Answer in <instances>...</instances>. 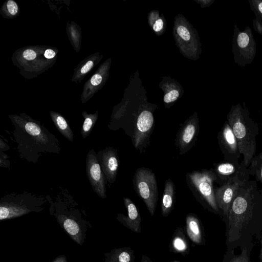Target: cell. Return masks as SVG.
Segmentation results:
<instances>
[{
  "label": "cell",
  "mask_w": 262,
  "mask_h": 262,
  "mask_svg": "<svg viewBox=\"0 0 262 262\" xmlns=\"http://www.w3.org/2000/svg\"><path fill=\"white\" fill-rule=\"evenodd\" d=\"M223 220L226 225L227 249L241 248L254 239L260 241L262 190L256 180L245 182Z\"/></svg>",
  "instance_id": "obj_1"
},
{
  "label": "cell",
  "mask_w": 262,
  "mask_h": 262,
  "mask_svg": "<svg viewBox=\"0 0 262 262\" xmlns=\"http://www.w3.org/2000/svg\"><path fill=\"white\" fill-rule=\"evenodd\" d=\"M8 116L14 126L12 134L20 158L36 163L43 154H59L58 139L39 121L24 113Z\"/></svg>",
  "instance_id": "obj_2"
},
{
  "label": "cell",
  "mask_w": 262,
  "mask_h": 262,
  "mask_svg": "<svg viewBox=\"0 0 262 262\" xmlns=\"http://www.w3.org/2000/svg\"><path fill=\"white\" fill-rule=\"evenodd\" d=\"M46 197L50 205V214L55 217L73 240L81 245L87 227L91 225L84 218L86 216L84 210L63 187H59L53 194H47Z\"/></svg>",
  "instance_id": "obj_3"
},
{
  "label": "cell",
  "mask_w": 262,
  "mask_h": 262,
  "mask_svg": "<svg viewBox=\"0 0 262 262\" xmlns=\"http://www.w3.org/2000/svg\"><path fill=\"white\" fill-rule=\"evenodd\" d=\"M238 142L242 161L248 168L256 155L258 124L251 118L247 108L240 103L233 105L227 115V120Z\"/></svg>",
  "instance_id": "obj_4"
},
{
  "label": "cell",
  "mask_w": 262,
  "mask_h": 262,
  "mask_svg": "<svg viewBox=\"0 0 262 262\" xmlns=\"http://www.w3.org/2000/svg\"><path fill=\"white\" fill-rule=\"evenodd\" d=\"M58 49L45 45L29 46L16 50L12 57L13 64L25 78L31 79L51 68L57 59Z\"/></svg>",
  "instance_id": "obj_5"
},
{
  "label": "cell",
  "mask_w": 262,
  "mask_h": 262,
  "mask_svg": "<svg viewBox=\"0 0 262 262\" xmlns=\"http://www.w3.org/2000/svg\"><path fill=\"white\" fill-rule=\"evenodd\" d=\"M47 203L46 196L27 191L6 194L0 199V220L14 219L32 212H40Z\"/></svg>",
  "instance_id": "obj_6"
},
{
  "label": "cell",
  "mask_w": 262,
  "mask_h": 262,
  "mask_svg": "<svg viewBox=\"0 0 262 262\" xmlns=\"http://www.w3.org/2000/svg\"><path fill=\"white\" fill-rule=\"evenodd\" d=\"M187 185L193 195L209 210L221 216L214 193L216 176L213 169L193 171L186 174Z\"/></svg>",
  "instance_id": "obj_7"
},
{
  "label": "cell",
  "mask_w": 262,
  "mask_h": 262,
  "mask_svg": "<svg viewBox=\"0 0 262 262\" xmlns=\"http://www.w3.org/2000/svg\"><path fill=\"white\" fill-rule=\"evenodd\" d=\"M134 188L143 200L148 210L153 216L158 200V185L155 173L148 168H138L133 178Z\"/></svg>",
  "instance_id": "obj_8"
},
{
  "label": "cell",
  "mask_w": 262,
  "mask_h": 262,
  "mask_svg": "<svg viewBox=\"0 0 262 262\" xmlns=\"http://www.w3.org/2000/svg\"><path fill=\"white\" fill-rule=\"evenodd\" d=\"M256 42L249 26L241 31L235 25L232 41V53L234 62L239 66L250 64L256 55Z\"/></svg>",
  "instance_id": "obj_9"
},
{
  "label": "cell",
  "mask_w": 262,
  "mask_h": 262,
  "mask_svg": "<svg viewBox=\"0 0 262 262\" xmlns=\"http://www.w3.org/2000/svg\"><path fill=\"white\" fill-rule=\"evenodd\" d=\"M250 176L249 171L241 174L214 189L216 202L222 218L227 215L238 191L245 182L250 180Z\"/></svg>",
  "instance_id": "obj_10"
},
{
  "label": "cell",
  "mask_w": 262,
  "mask_h": 262,
  "mask_svg": "<svg viewBox=\"0 0 262 262\" xmlns=\"http://www.w3.org/2000/svg\"><path fill=\"white\" fill-rule=\"evenodd\" d=\"M86 176L93 191L102 199H106L107 180L93 149H90L85 161Z\"/></svg>",
  "instance_id": "obj_11"
},
{
  "label": "cell",
  "mask_w": 262,
  "mask_h": 262,
  "mask_svg": "<svg viewBox=\"0 0 262 262\" xmlns=\"http://www.w3.org/2000/svg\"><path fill=\"white\" fill-rule=\"evenodd\" d=\"M217 138L225 161L238 162L241 154L236 138L227 121L219 132Z\"/></svg>",
  "instance_id": "obj_12"
},
{
  "label": "cell",
  "mask_w": 262,
  "mask_h": 262,
  "mask_svg": "<svg viewBox=\"0 0 262 262\" xmlns=\"http://www.w3.org/2000/svg\"><path fill=\"white\" fill-rule=\"evenodd\" d=\"M97 159L110 184L115 182L119 167L117 150L112 147H107L97 153Z\"/></svg>",
  "instance_id": "obj_13"
},
{
  "label": "cell",
  "mask_w": 262,
  "mask_h": 262,
  "mask_svg": "<svg viewBox=\"0 0 262 262\" xmlns=\"http://www.w3.org/2000/svg\"><path fill=\"white\" fill-rule=\"evenodd\" d=\"M105 61L101 64L94 74L84 83L81 94V103L84 104L90 100L104 85L108 63Z\"/></svg>",
  "instance_id": "obj_14"
},
{
  "label": "cell",
  "mask_w": 262,
  "mask_h": 262,
  "mask_svg": "<svg viewBox=\"0 0 262 262\" xmlns=\"http://www.w3.org/2000/svg\"><path fill=\"white\" fill-rule=\"evenodd\" d=\"M199 132L198 122L195 119L185 122L181 127L175 143L180 150V154H184L191 148L194 144Z\"/></svg>",
  "instance_id": "obj_15"
},
{
  "label": "cell",
  "mask_w": 262,
  "mask_h": 262,
  "mask_svg": "<svg viewBox=\"0 0 262 262\" xmlns=\"http://www.w3.org/2000/svg\"><path fill=\"white\" fill-rule=\"evenodd\" d=\"M213 171L216 176V182L220 186L233 178L249 171L242 161L239 163L226 161L216 164Z\"/></svg>",
  "instance_id": "obj_16"
},
{
  "label": "cell",
  "mask_w": 262,
  "mask_h": 262,
  "mask_svg": "<svg viewBox=\"0 0 262 262\" xmlns=\"http://www.w3.org/2000/svg\"><path fill=\"white\" fill-rule=\"evenodd\" d=\"M123 201L127 209V215L125 216L122 213H118L117 216V220L132 231L141 233V217L137 207L128 198H124Z\"/></svg>",
  "instance_id": "obj_17"
},
{
  "label": "cell",
  "mask_w": 262,
  "mask_h": 262,
  "mask_svg": "<svg viewBox=\"0 0 262 262\" xmlns=\"http://www.w3.org/2000/svg\"><path fill=\"white\" fill-rule=\"evenodd\" d=\"M102 58L99 52L93 53L81 60L74 70L72 82L79 83L94 68Z\"/></svg>",
  "instance_id": "obj_18"
},
{
  "label": "cell",
  "mask_w": 262,
  "mask_h": 262,
  "mask_svg": "<svg viewBox=\"0 0 262 262\" xmlns=\"http://www.w3.org/2000/svg\"><path fill=\"white\" fill-rule=\"evenodd\" d=\"M186 232L191 241L199 245H204L205 239L203 227L200 220L193 214H189L186 218Z\"/></svg>",
  "instance_id": "obj_19"
},
{
  "label": "cell",
  "mask_w": 262,
  "mask_h": 262,
  "mask_svg": "<svg viewBox=\"0 0 262 262\" xmlns=\"http://www.w3.org/2000/svg\"><path fill=\"white\" fill-rule=\"evenodd\" d=\"M175 200V186L172 180L167 179L164 185V189L161 200V213L167 217L173 208Z\"/></svg>",
  "instance_id": "obj_20"
},
{
  "label": "cell",
  "mask_w": 262,
  "mask_h": 262,
  "mask_svg": "<svg viewBox=\"0 0 262 262\" xmlns=\"http://www.w3.org/2000/svg\"><path fill=\"white\" fill-rule=\"evenodd\" d=\"M170 251L186 255L189 252L188 241L182 228H177L169 245Z\"/></svg>",
  "instance_id": "obj_21"
},
{
  "label": "cell",
  "mask_w": 262,
  "mask_h": 262,
  "mask_svg": "<svg viewBox=\"0 0 262 262\" xmlns=\"http://www.w3.org/2000/svg\"><path fill=\"white\" fill-rule=\"evenodd\" d=\"M254 246V242L241 247V252L236 255L234 249H227L222 262H251L250 255Z\"/></svg>",
  "instance_id": "obj_22"
},
{
  "label": "cell",
  "mask_w": 262,
  "mask_h": 262,
  "mask_svg": "<svg viewBox=\"0 0 262 262\" xmlns=\"http://www.w3.org/2000/svg\"><path fill=\"white\" fill-rule=\"evenodd\" d=\"M105 262H134V251L130 247H124L112 250L105 254Z\"/></svg>",
  "instance_id": "obj_23"
},
{
  "label": "cell",
  "mask_w": 262,
  "mask_h": 262,
  "mask_svg": "<svg viewBox=\"0 0 262 262\" xmlns=\"http://www.w3.org/2000/svg\"><path fill=\"white\" fill-rule=\"evenodd\" d=\"M49 114L59 132L69 141L73 142L74 139V134L64 117L60 113L53 111H51Z\"/></svg>",
  "instance_id": "obj_24"
},
{
  "label": "cell",
  "mask_w": 262,
  "mask_h": 262,
  "mask_svg": "<svg viewBox=\"0 0 262 262\" xmlns=\"http://www.w3.org/2000/svg\"><path fill=\"white\" fill-rule=\"evenodd\" d=\"M66 31L71 45L77 53L79 52L82 40L81 28L78 24L73 21H68Z\"/></svg>",
  "instance_id": "obj_25"
},
{
  "label": "cell",
  "mask_w": 262,
  "mask_h": 262,
  "mask_svg": "<svg viewBox=\"0 0 262 262\" xmlns=\"http://www.w3.org/2000/svg\"><path fill=\"white\" fill-rule=\"evenodd\" d=\"M81 115L84 118V121L80 133L82 137L85 139L90 135L98 119V111H96L93 114L88 113L86 111H83L82 112Z\"/></svg>",
  "instance_id": "obj_26"
},
{
  "label": "cell",
  "mask_w": 262,
  "mask_h": 262,
  "mask_svg": "<svg viewBox=\"0 0 262 262\" xmlns=\"http://www.w3.org/2000/svg\"><path fill=\"white\" fill-rule=\"evenodd\" d=\"M20 13L17 4L13 0H7L2 5L0 14L5 18L12 19L16 17Z\"/></svg>",
  "instance_id": "obj_27"
},
{
  "label": "cell",
  "mask_w": 262,
  "mask_h": 262,
  "mask_svg": "<svg viewBox=\"0 0 262 262\" xmlns=\"http://www.w3.org/2000/svg\"><path fill=\"white\" fill-rule=\"evenodd\" d=\"M248 169L250 176L254 177L256 182L262 185V151L253 158Z\"/></svg>",
  "instance_id": "obj_28"
},
{
  "label": "cell",
  "mask_w": 262,
  "mask_h": 262,
  "mask_svg": "<svg viewBox=\"0 0 262 262\" xmlns=\"http://www.w3.org/2000/svg\"><path fill=\"white\" fill-rule=\"evenodd\" d=\"M249 2L251 9L254 12L256 17L262 20V1L252 0Z\"/></svg>",
  "instance_id": "obj_29"
},
{
  "label": "cell",
  "mask_w": 262,
  "mask_h": 262,
  "mask_svg": "<svg viewBox=\"0 0 262 262\" xmlns=\"http://www.w3.org/2000/svg\"><path fill=\"white\" fill-rule=\"evenodd\" d=\"M179 97V92L177 90H173L167 93L164 97V101L166 103L173 102Z\"/></svg>",
  "instance_id": "obj_30"
},
{
  "label": "cell",
  "mask_w": 262,
  "mask_h": 262,
  "mask_svg": "<svg viewBox=\"0 0 262 262\" xmlns=\"http://www.w3.org/2000/svg\"><path fill=\"white\" fill-rule=\"evenodd\" d=\"M177 32L179 36L184 40H188L190 38V35L187 29L183 26H179L177 29Z\"/></svg>",
  "instance_id": "obj_31"
},
{
  "label": "cell",
  "mask_w": 262,
  "mask_h": 262,
  "mask_svg": "<svg viewBox=\"0 0 262 262\" xmlns=\"http://www.w3.org/2000/svg\"><path fill=\"white\" fill-rule=\"evenodd\" d=\"M9 156L4 151H0V167L9 168L10 161L8 160Z\"/></svg>",
  "instance_id": "obj_32"
},
{
  "label": "cell",
  "mask_w": 262,
  "mask_h": 262,
  "mask_svg": "<svg viewBox=\"0 0 262 262\" xmlns=\"http://www.w3.org/2000/svg\"><path fill=\"white\" fill-rule=\"evenodd\" d=\"M253 27L256 32L262 35V20L256 17L253 20Z\"/></svg>",
  "instance_id": "obj_33"
},
{
  "label": "cell",
  "mask_w": 262,
  "mask_h": 262,
  "mask_svg": "<svg viewBox=\"0 0 262 262\" xmlns=\"http://www.w3.org/2000/svg\"><path fill=\"white\" fill-rule=\"evenodd\" d=\"M163 20L161 19H158L156 21L153 26V29L156 32L160 31L163 28Z\"/></svg>",
  "instance_id": "obj_34"
},
{
  "label": "cell",
  "mask_w": 262,
  "mask_h": 262,
  "mask_svg": "<svg viewBox=\"0 0 262 262\" xmlns=\"http://www.w3.org/2000/svg\"><path fill=\"white\" fill-rule=\"evenodd\" d=\"M9 145L3 140L2 138L0 139V151H4L9 149Z\"/></svg>",
  "instance_id": "obj_35"
},
{
  "label": "cell",
  "mask_w": 262,
  "mask_h": 262,
  "mask_svg": "<svg viewBox=\"0 0 262 262\" xmlns=\"http://www.w3.org/2000/svg\"><path fill=\"white\" fill-rule=\"evenodd\" d=\"M140 262H153L147 256L143 255Z\"/></svg>",
  "instance_id": "obj_36"
},
{
  "label": "cell",
  "mask_w": 262,
  "mask_h": 262,
  "mask_svg": "<svg viewBox=\"0 0 262 262\" xmlns=\"http://www.w3.org/2000/svg\"><path fill=\"white\" fill-rule=\"evenodd\" d=\"M260 242H261V248H260L259 255V262H262V233H261Z\"/></svg>",
  "instance_id": "obj_37"
},
{
  "label": "cell",
  "mask_w": 262,
  "mask_h": 262,
  "mask_svg": "<svg viewBox=\"0 0 262 262\" xmlns=\"http://www.w3.org/2000/svg\"><path fill=\"white\" fill-rule=\"evenodd\" d=\"M54 262H66L65 258H59Z\"/></svg>",
  "instance_id": "obj_38"
},
{
  "label": "cell",
  "mask_w": 262,
  "mask_h": 262,
  "mask_svg": "<svg viewBox=\"0 0 262 262\" xmlns=\"http://www.w3.org/2000/svg\"><path fill=\"white\" fill-rule=\"evenodd\" d=\"M171 262H182V261H180L179 260H173V261H172Z\"/></svg>",
  "instance_id": "obj_39"
}]
</instances>
